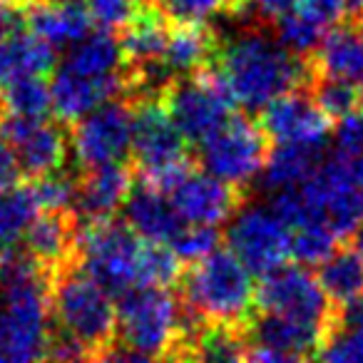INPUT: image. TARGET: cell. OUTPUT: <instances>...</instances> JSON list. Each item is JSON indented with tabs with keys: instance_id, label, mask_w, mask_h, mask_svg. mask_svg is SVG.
Here are the masks:
<instances>
[{
	"instance_id": "6da1fadb",
	"label": "cell",
	"mask_w": 363,
	"mask_h": 363,
	"mask_svg": "<svg viewBox=\"0 0 363 363\" xmlns=\"http://www.w3.org/2000/svg\"><path fill=\"white\" fill-rule=\"evenodd\" d=\"M212 75L224 85L234 102L244 110H264L279 95L308 90L313 75L311 57L289 52L277 35L262 28H247L219 45Z\"/></svg>"
},
{
	"instance_id": "7a4b0ae2",
	"label": "cell",
	"mask_w": 363,
	"mask_h": 363,
	"mask_svg": "<svg viewBox=\"0 0 363 363\" xmlns=\"http://www.w3.org/2000/svg\"><path fill=\"white\" fill-rule=\"evenodd\" d=\"M50 333L43 264L18 247L0 252V361H40Z\"/></svg>"
},
{
	"instance_id": "3957f363",
	"label": "cell",
	"mask_w": 363,
	"mask_h": 363,
	"mask_svg": "<svg viewBox=\"0 0 363 363\" xmlns=\"http://www.w3.org/2000/svg\"><path fill=\"white\" fill-rule=\"evenodd\" d=\"M187 316L167 286H135L120 294L117 336L120 348L105 351L102 358L115 361H150L177 356L184 343Z\"/></svg>"
},
{
	"instance_id": "277c9868",
	"label": "cell",
	"mask_w": 363,
	"mask_h": 363,
	"mask_svg": "<svg viewBox=\"0 0 363 363\" xmlns=\"http://www.w3.org/2000/svg\"><path fill=\"white\" fill-rule=\"evenodd\" d=\"M184 301L202 323L239 326L254 313L257 286L254 274L234 252H212L194 262L184 279Z\"/></svg>"
},
{
	"instance_id": "5b68a950",
	"label": "cell",
	"mask_w": 363,
	"mask_h": 363,
	"mask_svg": "<svg viewBox=\"0 0 363 363\" xmlns=\"http://www.w3.org/2000/svg\"><path fill=\"white\" fill-rule=\"evenodd\" d=\"M50 311L57 331L75 338L90 356H105L117 333V306L107 291L87 272H65L52 289Z\"/></svg>"
},
{
	"instance_id": "8992f818",
	"label": "cell",
	"mask_w": 363,
	"mask_h": 363,
	"mask_svg": "<svg viewBox=\"0 0 363 363\" xmlns=\"http://www.w3.org/2000/svg\"><path fill=\"white\" fill-rule=\"evenodd\" d=\"M82 272L102 284L107 291L125 294L127 289L142 286L147 239L132 232L127 224L107 219H90L75 237Z\"/></svg>"
},
{
	"instance_id": "52a82bcc",
	"label": "cell",
	"mask_w": 363,
	"mask_h": 363,
	"mask_svg": "<svg viewBox=\"0 0 363 363\" xmlns=\"http://www.w3.org/2000/svg\"><path fill=\"white\" fill-rule=\"evenodd\" d=\"M132 155L145 179L169 189L189 169L187 140L177 130L164 102L147 97L132 110Z\"/></svg>"
},
{
	"instance_id": "ba28073f",
	"label": "cell",
	"mask_w": 363,
	"mask_h": 363,
	"mask_svg": "<svg viewBox=\"0 0 363 363\" xmlns=\"http://www.w3.org/2000/svg\"><path fill=\"white\" fill-rule=\"evenodd\" d=\"M301 197L306 202L311 222H323L346 239L363 219V192L356 184L346 157L328 152L321 167L303 182Z\"/></svg>"
},
{
	"instance_id": "9c48e42d",
	"label": "cell",
	"mask_w": 363,
	"mask_h": 363,
	"mask_svg": "<svg viewBox=\"0 0 363 363\" xmlns=\"http://www.w3.org/2000/svg\"><path fill=\"white\" fill-rule=\"evenodd\" d=\"M229 219V252L237 254L252 274L264 277L291 257V229L272 204H244Z\"/></svg>"
},
{
	"instance_id": "30bf717a",
	"label": "cell",
	"mask_w": 363,
	"mask_h": 363,
	"mask_svg": "<svg viewBox=\"0 0 363 363\" xmlns=\"http://www.w3.org/2000/svg\"><path fill=\"white\" fill-rule=\"evenodd\" d=\"M269 137L259 125L247 117H229L212 137L202 142V164L209 174L219 177L232 187H249L259 179L264 162H267Z\"/></svg>"
},
{
	"instance_id": "8fae6325",
	"label": "cell",
	"mask_w": 363,
	"mask_h": 363,
	"mask_svg": "<svg viewBox=\"0 0 363 363\" xmlns=\"http://www.w3.org/2000/svg\"><path fill=\"white\" fill-rule=\"evenodd\" d=\"M257 306L262 311L281 313L296 321L311 323L326 331L333 316V303L321 289L318 279L308 267L281 264L274 272L264 274L257 289Z\"/></svg>"
},
{
	"instance_id": "7c38bea8",
	"label": "cell",
	"mask_w": 363,
	"mask_h": 363,
	"mask_svg": "<svg viewBox=\"0 0 363 363\" xmlns=\"http://www.w3.org/2000/svg\"><path fill=\"white\" fill-rule=\"evenodd\" d=\"M164 107L184 140L199 145L227 125L234 115V100L212 72L169 85Z\"/></svg>"
},
{
	"instance_id": "4fadbf2b",
	"label": "cell",
	"mask_w": 363,
	"mask_h": 363,
	"mask_svg": "<svg viewBox=\"0 0 363 363\" xmlns=\"http://www.w3.org/2000/svg\"><path fill=\"white\" fill-rule=\"evenodd\" d=\"M77 164L97 167L122 162L132 147V110L122 102H105L75 122L70 137Z\"/></svg>"
},
{
	"instance_id": "5bb4252c",
	"label": "cell",
	"mask_w": 363,
	"mask_h": 363,
	"mask_svg": "<svg viewBox=\"0 0 363 363\" xmlns=\"http://www.w3.org/2000/svg\"><path fill=\"white\" fill-rule=\"evenodd\" d=\"M247 321L249 326L244 331V341H247L249 361L284 363L313 358L323 336V328L272 311L249 316Z\"/></svg>"
},
{
	"instance_id": "9a60e30c",
	"label": "cell",
	"mask_w": 363,
	"mask_h": 363,
	"mask_svg": "<svg viewBox=\"0 0 363 363\" xmlns=\"http://www.w3.org/2000/svg\"><path fill=\"white\" fill-rule=\"evenodd\" d=\"M259 127L277 145H328L331 137V117L303 87L269 102L262 110Z\"/></svg>"
},
{
	"instance_id": "2e32d148",
	"label": "cell",
	"mask_w": 363,
	"mask_h": 363,
	"mask_svg": "<svg viewBox=\"0 0 363 363\" xmlns=\"http://www.w3.org/2000/svg\"><path fill=\"white\" fill-rule=\"evenodd\" d=\"M169 202L182 224H224L237 212V187L222 182L219 177L204 172H184L172 184Z\"/></svg>"
},
{
	"instance_id": "e0dca14e",
	"label": "cell",
	"mask_w": 363,
	"mask_h": 363,
	"mask_svg": "<svg viewBox=\"0 0 363 363\" xmlns=\"http://www.w3.org/2000/svg\"><path fill=\"white\" fill-rule=\"evenodd\" d=\"M0 137L13 147L21 169L30 177H43L60 169L67 157L65 132L43 117L8 115L0 122Z\"/></svg>"
},
{
	"instance_id": "ac0fdd59",
	"label": "cell",
	"mask_w": 363,
	"mask_h": 363,
	"mask_svg": "<svg viewBox=\"0 0 363 363\" xmlns=\"http://www.w3.org/2000/svg\"><path fill=\"white\" fill-rule=\"evenodd\" d=\"M122 87H125V82L117 72H112V75H80V72L60 67L50 85L52 110L60 120L77 122L87 112L115 100L117 92H122Z\"/></svg>"
},
{
	"instance_id": "d6986e66",
	"label": "cell",
	"mask_w": 363,
	"mask_h": 363,
	"mask_svg": "<svg viewBox=\"0 0 363 363\" xmlns=\"http://www.w3.org/2000/svg\"><path fill=\"white\" fill-rule=\"evenodd\" d=\"M122 207H125L127 227L147 242L169 244L182 227V219L177 217L174 207H172L169 194H164L150 182L130 189Z\"/></svg>"
},
{
	"instance_id": "ffe728a7",
	"label": "cell",
	"mask_w": 363,
	"mask_h": 363,
	"mask_svg": "<svg viewBox=\"0 0 363 363\" xmlns=\"http://www.w3.org/2000/svg\"><path fill=\"white\" fill-rule=\"evenodd\" d=\"M132 189V174L122 162L90 167L85 179L77 182L75 207L87 219H107L125 204Z\"/></svg>"
},
{
	"instance_id": "44dd1931",
	"label": "cell",
	"mask_w": 363,
	"mask_h": 363,
	"mask_svg": "<svg viewBox=\"0 0 363 363\" xmlns=\"http://www.w3.org/2000/svg\"><path fill=\"white\" fill-rule=\"evenodd\" d=\"M28 26L52 48H70L90 33L85 0H40L28 11Z\"/></svg>"
},
{
	"instance_id": "7402d4cb",
	"label": "cell",
	"mask_w": 363,
	"mask_h": 363,
	"mask_svg": "<svg viewBox=\"0 0 363 363\" xmlns=\"http://www.w3.org/2000/svg\"><path fill=\"white\" fill-rule=\"evenodd\" d=\"M55 67V48L35 33H13L0 40V90L28 77H45Z\"/></svg>"
},
{
	"instance_id": "603a6c76",
	"label": "cell",
	"mask_w": 363,
	"mask_h": 363,
	"mask_svg": "<svg viewBox=\"0 0 363 363\" xmlns=\"http://www.w3.org/2000/svg\"><path fill=\"white\" fill-rule=\"evenodd\" d=\"M326 155V145H277V150L267 155V162L259 172L264 192L274 194L281 189L301 187L321 167Z\"/></svg>"
},
{
	"instance_id": "cb8c5ba5",
	"label": "cell",
	"mask_w": 363,
	"mask_h": 363,
	"mask_svg": "<svg viewBox=\"0 0 363 363\" xmlns=\"http://www.w3.org/2000/svg\"><path fill=\"white\" fill-rule=\"evenodd\" d=\"M316 75L343 77V80H363V35L356 23L346 21L341 26L333 23L323 35L318 50L311 57Z\"/></svg>"
},
{
	"instance_id": "d4e9b609",
	"label": "cell",
	"mask_w": 363,
	"mask_h": 363,
	"mask_svg": "<svg viewBox=\"0 0 363 363\" xmlns=\"http://www.w3.org/2000/svg\"><path fill=\"white\" fill-rule=\"evenodd\" d=\"M214 52V35L204 23H179L167 35L160 62L169 75H189L199 70Z\"/></svg>"
},
{
	"instance_id": "484cf974",
	"label": "cell",
	"mask_w": 363,
	"mask_h": 363,
	"mask_svg": "<svg viewBox=\"0 0 363 363\" xmlns=\"http://www.w3.org/2000/svg\"><path fill=\"white\" fill-rule=\"evenodd\" d=\"M23 239L28 242V254L43 267H60L75 247L72 224L62 217V212L38 214Z\"/></svg>"
},
{
	"instance_id": "4316f807",
	"label": "cell",
	"mask_w": 363,
	"mask_h": 363,
	"mask_svg": "<svg viewBox=\"0 0 363 363\" xmlns=\"http://www.w3.org/2000/svg\"><path fill=\"white\" fill-rule=\"evenodd\" d=\"M122 55V43L112 38L110 30L100 28V33H87L82 40L67 48L62 67L80 75H112L120 67Z\"/></svg>"
},
{
	"instance_id": "83f0119b",
	"label": "cell",
	"mask_w": 363,
	"mask_h": 363,
	"mask_svg": "<svg viewBox=\"0 0 363 363\" xmlns=\"http://www.w3.org/2000/svg\"><path fill=\"white\" fill-rule=\"evenodd\" d=\"M125 40H122V50L130 60L147 65L162 57L167 45V23L157 8H140L137 16L125 26Z\"/></svg>"
},
{
	"instance_id": "f1b7e54d",
	"label": "cell",
	"mask_w": 363,
	"mask_h": 363,
	"mask_svg": "<svg viewBox=\"0 0 363 363\" xmlns=\"http://www.w3.org/2000/svg\"><path fill=\"white\" fill-rule=\"evenodd\" d=\"M316 279L331 303L346 301L363 291V257L356 249H336L326 262L318 264Z\"/></svg>"
},
{
	"instance_id": "f546056e",
	"label": "cell",
	"mask_w": 363,
	"mask_h": 363,
	"mask_svg": "<svg viewBox=\"0 0 363 363\" xmlns=\"http://www.w3.org/2000/svg\"><path fill=\"white\" fill-rule=\"evenodd\" d=\"M40 214V202L33 187H13L0 192V252L18 247L33 219Z\"/></svg>"
},
{
	"instance_id": "4dcf8cb0",
	"label": "cell",
	"mask_w": 363,
	"mask_h": 363,
	"mask_svg": "<svg viewBox=\"0 0 363 363\" xmlns=\"http://www.w3.org/2000/svg\"><path fill=\"white\" fill-rule=\"evenodd\" d=\"M192 341L187 346H192L189 356L202 358V361H242L247 358V341L237 331V326L229 323H209L202 331L194 328Z\"/></svg>"
},
{
	"instance_id": "1f68e13d",
	"label": "cell",
	"mask_w": 363,
	"mask_h": 363,
	"mask_svg": "<svg viewBox=\"0 0 363 363\" xmlns=\"http://www.w3.org/2000/svg\"><path fill=\"white\" fill-rule=\"evenodd\" d=\"M274 35L294 55L313 57V52L318 50L323 35H326V26L308 18L298 8H291V11H286L274 21Z\"/></svg>"
},
{
	"instance_id": "d6a6232c",
	"label": "cell",
	"mask_w": 363,
	"mask_h": 363,
	"mask_svg": "<svg viewBox=\"0 0 363 363\" xmlns=\"http://www.w3.org/2000/svg\"><path fill=\"white\" fill-rule=\"evenodd\" d=\"M308 92L331 120H341V117L351 115V112H356L361 107V87H358V82L343 80V77L313 75Z\"/></svg>"
},
{
	"instance_id": "836d02e7",
	"label": "cell",
	"mask_w": 363,
	"mask_h": 363,
	"mask_svg": "<svg viewBox=\"0 0 363 363\" xmlns=\"http://www.w3.org/2000/svg\"><path fill=\"white\" fill-rule=\"evenodd\" d=\"M341 239L328 224L306 222L291 229V257L301 267H318L338 249Z\"/></svg>"
},
{
	"instance_id": "e575fe53",
	"label": "cell",
	"mask_w": 363,
	"mask_h": 363,
	"mask_svg": "<svg viewBox=\"0 0 363 363\" xmlns=\"http://www.w3.org/2000/svg\"><path fill=\"white\" fill-rule=\"evenodd\" d=\"M0 92H3V107L8 115L45 117L52 110L50 85L43 77H28V80L16 82Z\"/></svg>"
},
{
	"instance_id": "d590c367",
	"label": "cell",
	"mask_w": 363,
	"mask_h": 363,
	"mask_svg": "<svg viewBox=\"0 0 363 363\" xmlns=\"http://www.w3.org/2000/svg\"><path fill=\"white\" fill-rule=\"evenodd\" d=\"M313 358L333 363H363V333L328 323Z\"/></svg>"
},
{
	"instance_id": "8d00e7d4",
	"label": "cell",
	"mask_w": 363,
	"mask_h": 363,
	"mask_svg": "<svg viewBox=\"0 0 363 363\" xmlns=\"http://www.w3.org/2000/svg\"><path fill=\"white\" fill-rule=\"evenodd\" d=\"M172 252L182 262H199L219 249V232L209 224H182L179 232L172 237Z\"/></svg>"
},
{
	"instance_id": "74e56055",
	"label": "cell",
	"mask_w": 363,
	"mask_h": 363,
	"mask_svg": "<svg viewBox=\"0 0 363 363\" xmlns=\"http://www.w3.org/2000/svg\"><path fill=\"white\" fill-rule=\"evenodd\" d=\"M33 189H35L40 209H45V212H67L75 204L77 179L72 174H67V172L55 169L50 174L38 177Z\"/></svg>"
},
{
	"instance_id": "f35d334b",
	"label": "cell",
	"mask_w": 363,
	"mask_h": 363,
	"mask_svg": "<svg viewBox=\"0 0 363 363\" xmlns=\"http://www.w3.org/2000/svg\"><path fill=\"white\" fill-rule=\"evenodd\" d=\"M92 23L102 30H122L140 11V0H85Z\"/></svg>"
},
{
	"instance_id": "ab89813d",
	"label": "cell",
	"mask_w": 363,
	"mask_h": 363,
	"mask_svg": "<svg viewBox=\"0 0 363 363\" xmlns=\"http://www.w3.org/2000/svg\"><path fill=\"white\" fill-rule=\"evenodd\" d=\"M237 3L239 0H162L164 11L179 23H207Z\"/></svg>"
},
{
	"instance_id": "60d3db41",
	"label": "cell",
	"mask_w": 363,
	"mask_h": 363,
	"mask_svg": "<svg viewBox=\"0 0 363 363\" xmlns=\"http://www.w3.org/2000/svg\"><path fill=\"white\" fill-rule=\"evenodd\" d=\"M333 152L338 157H351L363 152V112H351V115L341 117L338 125L333 127Z\"/></svg>"
},
{
	"instance_id": "b9f144b4",
	"label": "cell",
	"mask_w": 363,
	"mask_h": 363,
	"mask_svg": "<svg viewBox=\"0 0 363 363\" xmlns=\"http://www.w3.org/2000/svg\"><path fill=\"white\" fill-rule=\"evenodd\" d=\"M294 8H298L301 13H306L308 18H313L326 28L343 21V0H296Z\"/></svg>"
},
{
	"instance_id": "7bdbcfd3",
	"label": "cell",
	"mask_w": 363,
	"mask_h": 363,
	"mask_svg": "<svg viewBox=\"0 0 363 363\" xmlns=\"http://www.w3.org/2000/svg\"><path fill=\"white\" fill-rule=\"evenodd\" d=\"M239 6L247 16L257 18V21H277L286 11L296 6V0H239Z\"/></svg>"
},
{
	"instance_id": "ee69618b",
	"label": "cell",
	"mask_w": 363,
	"mask_h": 363,
	"mask_svg": "<svg viewBox=\"0 0 363 363\" xmlns=\"http://www.w3.org/2000/svg\"><path fill=\"white\" fill-rule=\"evenodd\" d=\"M331 323L343 326V328H353V331L363 333V291L356 294V296H351V298H346V301L336 303Z\"/></svg>"
},
{
	"instance_id": "f6af8a7d",
	"label": "cell",
	"mask_w": 363,
	"mask_h": 363,
	"mask_svg": "<svg viewBox=\"0 0 363 363\" xmlns=\"http://www.w3.org/2000/svg\"><path fill=\"white\" fill-rule=\"evenodd\" d=\"M21 172H23L21 162H18L13 147L0 137V192L8 189V187H13V184H18Z\"/></svg>"
},
{
	"instance_id": "bcb514c9",
	"label": "cell",
	"mask_w": 363,
	"mask_h": 363,
	"mask_svg": "<svg viewBox=\"0 0 363 363\" xmlns=\"http://www.w3.org/2000/svg\"><path fill=\"white\" fill-rule=\"evenodd\" d=\"M26 23V13L18 8L16 0H0V40L18 33Z\"/></svg>"
},
{
	"instance_id": "7dc6e473",
	"label": "cell",
	"mask_w": 363,
	"mask_h": 363,
	"mask_svg": "<svg viewBox=\"0 0 363 363\" xmlns=\"http://www.w3.org/2000/svg\"><path fill=\"white\" fill-rule=\"evenodd\" d=\"M348 167H351L353 179H356V184L361 187V192H363V152H361V155H356V157H351V160H348Z\"/></svg>"
},
{
	"instance_id": "c3c4849f",
	"label": "cell",
	"mask_w": 363,
	"mask_h": 363,
	"mask_svg": "<svg viewBox=\"0 0 363 363\" xmlns=\"http://www.w3.org/2000/svg\"><path fill=\"white\" fill-rule=\"evenodd\" d=\"M351 237H353V249H356V252L363 257V219H361V224H358V227L353 229Z\"/></svg>"
},
{
	"instance_id": "681fc988",
	"label": "cell",
	"mask_w": 363,
	"mask_h": 363,
	"mask_svg": "<svg viewBox=\"0 0 363 363\" xmlns=\"http://www.w3.org/2000/svg\"><path fill=\"white\" fill-rule=\"evenodd\" d=\"M356 26H358V30H361V35H363V18H361V21L356 23Z\"/></svg>"
},
{
	"instance_id": "f907efd6",
	"label": "cell",
	"mask_w": 363,
	"mask_h": 363,
	"mask_svg": "<svg viewBox=\"0 0 363 363\" xmlns=\"http://www.w3.org/2000/svg\"><path fill=\"white\" fill-rule=\"evenodd\" d=\"M361 107H363V87H361Z\"/></svg>"
}]
</instances>
